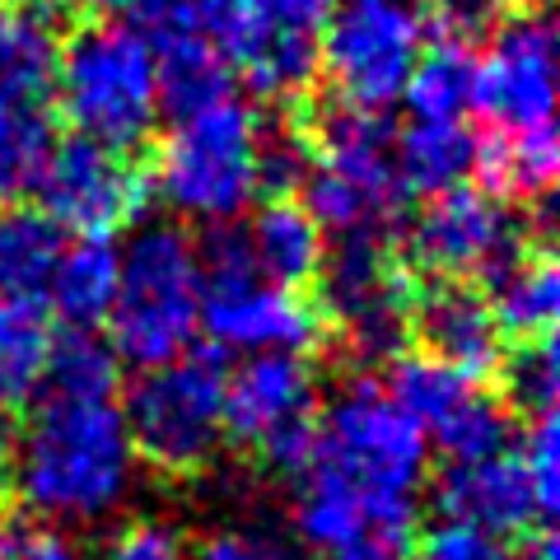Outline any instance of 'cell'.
Masks as SVG:
<instances>
[{
  "mask_svg": "<svg viewBox=\"0 0 560 560\" xmlns=\"http://www.w3.org/2000/svg\"><path fill=\"white\" fill-rule=\"evenodd\" d=\"M448 458H486V453L510 448L514 440V411L500 401V393H490L486 383L471 393L458 411H453L440 430L430 434Z\"/></svg>",
  "mask_w": 560,
  "mask_h": 560,
  "instance_id": "obj_30",
  "label": "cell"
},
{
  "mask_svg": "<svg viewBox=\"0 0 560 560\" xmlns=\"http://www.w3.org/2000/svg\"><path fill=\"white\" fill-rule=\"evenodd\" d=\"M481 383L486 378L453 370V364L425 355V350H401V355L388 360V383H383V388H388V397L416 420L420 430L434 434L471 393L481 388Z\"/></svg>",
  "mask_w": 560,
  "mask_h": 560,
  "instance_id": "obj_25",
  "label": "cell"
},
{
  "mask_svg": "<svg viewBox=\"0 0 560 560\" xmlns=\"http://www.w3.org/2000/svg\"><path fill=\"white\" fill-rule=\"evenodd\" d=\"M14 560H84V556L57 528H33V533H14Z\"/></svg>",
  "mask_w": 560,
  "mask_h": 560,
  "instance_id": "obj_37",
  "label": "cell"
},
{
  "mask_svg": "<svg viewBox=\"0 0 560 560\" xmlns=\"http://www.w3.org/2000/svg\"><path fill=\"white\" fill-rule=\"evenodd\" d=\"M121 360L117 350L94 337L90 327H70V337L51 341L47 374L38 393H80V397H117Z\"/></svg>",
  "mask_w": 560,
  "mask_h": 560,
  "instance_id": "obj_28",
  "label": "cell"
},
{
  "mask_svg": "<svg viewBox=\"0 0 560 560\" xmlns=\"http://www.w3.org/2000/svg\"><path fill=\"white\" fill-rule=\"evenodd\" d=\"M224 388L230 374L220 350H183L164 364H150L121 407L136 463H145L164 481H197L215 467L230 440Z\"/></svg>",
  "mask_w": 560,
  "mask_h": 560,
  "instance_id": "obj_4",
  "label": "cell"
},
{
  "mask_svg": "<svg viewBox=\"0 0 560 560\" xmlns=\"http://www.w3.org/2000/svg\"><path fill=\"white\" fill-rule=\"evenodd\" d=\"M201 327L215 350H318L327 341V318L318 300L276 280H243V285L201 290Z\"/></svg>",
  "mask_w": 560,
  "mask_h": 560,
  "instance_id": "obj_14",
  "label": "cell"
},
{
  "mask_svg": "<svg viewBox=\"0 0 560 560\" xmlns=\"http://www.w3.org/2000/svg\"><path fill=\"white\" fill-rule=\"evenodd\" d=\"M471 84H477V51L463 38H444L420 47L401 98L416 117H463L471 108Z\"/></svg>",
  "mask_w": 560,
  "mask_h": 560,
  "instance_id": "obj_26",
  "label": "cell"
},
{
  "mask_svg": "<svg viewBox=\"0 0 560 560\" xmlns=\"http://www.w3.org/2000/svg\"><path fill=\"white\" fill-rule=\"evenodd\" d=\"M51 341L57 331L43 300L0 294V411H24L38 397Z\"/></svg>",
  "mask_w": 560,
  "mask_h": 560,
  "instance_id": "obj_22",
  "label": "cell"
},
{
  "mask_svg": "<svg viewBox=\"0 0 560 560\" xmlns=\"http://www.w3.org/2000/svg\"><path fill=\"white\" fill-rule=\"evenodd\" d=\"M75 5L90 14V20H127L140 0H75Z\"/></svg>",
  "mask_w": 560,
  "mask_h": 560,
  "instance_id": "obj_39",
  "label": "cell"
},
{
  "mask_svg": "<svg viewBox=\"0 0 560 560\" xmlns=\"http://www.w3.org/2000/svg\"><path fill=\"white\" fill-rule=\"evenodd\" d=\"M98 560H187V547L178 528H168L160 518H131Z\"/></svg>",
  "mask_w": 560,
  "mask_h": 560,
  "instance_id": "obj_35",
  "label": "cell"
},
{
  "mask_svg": "<svg viewBox=\"0 0 560 560\" xmlns=\"http://www.w3.org/2000/svg\"><path fill=\"white\" fill-rule=\"evenodd\" d=\"M257 154H261V117L224 94L206 108L178 117L160 154L150 160V178L173 210L191 220H234L257 197Z\"/></svg>",
  "mask_w": 560,
  "mask_h": 560,
  "instance_id": "obj_7",
  "label": "cell"
},
{
  "mask_svg": "<svg viewBox=\"0 0 560 560\" xmlns=\"http://www.w3.org/2000/svg\"><path fill=\"white\" fill-rule=\"evenodd\" d=\"M14 440V495L51 523H98L121 510L136 453L117 397L38 393Z\"/></svg>",
  "mask_w": 560,
  "mask_h": 560,
  "instance_id": "obj_1",
  "label": "cell"
},
{
  "mask_svg": "<svg viewBox=\"0 0 560 560\" xmlns=\"http://www.w3.org/2000/svg\"><path fill=\"white\" fill-rule=\"evenodd\" d=\"M57 51V10L33 0H0V108L47 103Z\"/></svg>",
  "mask_w": 560,
  "mask_h": 560,
  "instance_id": "obj_17",
  "label": "cell"
},
{
  "mask_svg": "<svg viewBox=\"0 0 560 560\" xmlns=\"http://www.w3.org/2000/svg\"><path fill=\"white\" fill-rule=\"evenodd\" d=\"M500 383V401L514 416H537V411H556V388H560V360H556V337L541 341H504V355L495 364Z\"/></svg>",
  "mask_w": 560,
  "mask_h": 560,
  "instance_id": "obj_29",
  "label": "cell"
},
{
  "mask_svg": "<svg viewBox=\"0 0 560 560\" xmlns=\"http://www.w3.org/2000/svg\"><path fill=\"white\" fill-rule=\"evenodd\" d=\"M308 477L337 486L364 514L401 533H416V500L430 471V434L378 388L374 378H350L337 401L318 416Z\"/></svg>",
  "mask_w": 560,
  "mask_h": 560,
  "instance_id": "obj_2",
  "label": "cell"
},
{
  "mask_svg": "<svg viewBox=\"0 0 560 560\" xmlns=\"http://www.w3.org/2000/svg\"><path fill=\"white\" fill-rule=\"evenodd\" d=\"M197 560H300V551L271 528H224L201 541Z\"/></svg>",
  "mask_w": 560,
  "mask_h": 560,
  "instance_id": "obj_36",
  "label": "cell"
},
{
  "mask_svg": "<svg viewBox=\"0 0 560 560\" xmlns=\"http://www.w3.org/2000/svg\"><path fill=\"white\" fill-rule=\"evenodd\" d=\"M313 285L327 337H337L364 370L411 346L416 271L393 253L388 234H341L337 248L323 253Z\"/></svg>",
  "mask_w": 560,
  "mask_h": 560,
  "instance_id": "obj_8",
  "label": "cell"
},
{
  "mask_svg": "<svg viewBox=\"0 0 560 560\" xmlns=\"http://www.w3.org/2000/svg\"><path fill=\"white\" fill-rule=\"evenodd\" d=\"M420 47L425 20L411 0H337L318 28V75L346 103L388 108L401 98Z\"/></svg>",
  "mask_w": 560,
  "mask_h": 560,
  "instance_id": "obj_11",
  "label": "cell"
},
{
  "mask_svg": "<svg viewBox=\"0 0 560 560\" xmlns=\"http://www.w3.org/2000/svg\"><path fill=\"white\" fill-rule=\"evenodd\" d=\"M300 121L308 145L304 173V206L308 215L331 234H393V224L407 206V191L397 183L393 140L397 127L383 108H360V103H285Z\"/></svg>",
  "mask_w": 560,
  "mask_h": 560,
  "instance_id": "obj_3",
  "label": "cell"
},
{
  "mask_svg": "<svg viewBox=\"0 0 560 560\" xmlns=\"http://www.w3.org/2000/svg\"><path fill=\"white\" fill-rule=\"evenodd\" d=\"M411 341L471 378H490L504 355V337L486 290L467 280H416Z\"/></svg>",
  "mask_w": 560,
  "mask_h": 560,
  "instance_id": "obj_16",
  "label": "cell"
},
{
  "mask_svg": "<svg viewBox=\"0 0 560 560\" xmlns=\"http://www.w3.org/2000/svg\"><path fill=\"white\" fill-rule=\"evenodd\" d=\"M0 560H14V528L0 533Z\"/></svg>",
  "mask_w": 560,
  "mask_h": 560,
  "instance_id": "obj_40",
  "label": "cell"
},
{
  "mask_svg": "<svg viewBox=\"0 0 560 560\" xmlns=\"http://www.w3.org/2000/svg\"><path fill=\"white\" fill-rule=\"evenodd\" d=\"M434 510L495 537H533L551 523L514 448L486 453V458H448L434 477Z\"/></svg>",
  "mask_w": 560,
  "mask_h": 560,
  "instance_id": "obj_15",
  "label": "cell"
},
{
  "mask_svg": "<svg viewBox=\"0 0 560 560\" xmlns=\"http://www.w3.org/2000/svg\"><path fill=\"white\" fill-rule=\"evenodd\" d=\"M243 230H248L261 280H276V285L290 290H304L318 280L327 243H323V224L308 215L300 197H267L253 224H243Z\"/></svg>",
  "mask_w": 560,
  "mask_h": 560,
  "instance_id": "obj_18",
  "label": "cell"
},
{
  "mask_svg": "<svg viewBox=\"0 0 560 560\" xmlns=\"http://www.w3.org/2000/svg\"><path fill=\"white\" fill-rule=\"evenodd\" d=\"M33 191H43V210L75 238H117L145 215L154 178L145 150H117L75 131L51 140Z\"/></svg>",
  "mask_w": 560,
  "mask_h": 560,
  "instance_id": "obj_12",
  "label": "cell"
},
{
  "mask_svg": "<svg viewBox=\"0 0 560 560\" xmlns=\"http://www.w3.org/2000/svg\"><path fill=\"white\" fill-rule=\"evenodd\" d=\"M318 374L300 350H253L224 388V430L280 477H300L318 444Z\"/></svg>",
  "mask_w": 560,
  "mask_h": 560,
  "instance_id": "obj_10",
  "label": "cell"
},
{
  "mask_svg": "<svg viewBox=\"0 0 560 560\" xmlns=\"http://www.w3.org/2000/svg\"><path fill=\"white\" fill-rule=\"evenodd\" d=\"M243 10H248V33L238 38V47L253 33H308V38H318V28L337 10V0H243ZM234 51H230V61H234Z\"/></svg>",
  "mask_w": 560,
  "mask_h": 560,
  "instance_id": "obj_34",
  "label": "cell"
},
{
  "mask_svg": "<svg viewBox=\"0 0 560 560\" xmlns=\"http://www.w3.org/2000/svg\"><path fill=\"white\" fill-rule=\"evenodd\" d=\"M477 136L463 127V117H416L393 140L397 183L407 197H434V191L458 187L471 173Z\"/></svg>",
  "mask_w": 560,
  "mask_h": 560,
  "instance_id": "obj_21",
  "label": "cell"
},
{
  "mask_svg": "<svg viewBox=\"0 0 560 560\" xmlns=\"http://www.w3.org/2000/svg\"><path fill=\"white\" fill-rule=\"evenodd\" d=\"M108 346L140 370L183 355L201 327L197 243L178 224H145L117 253V294L108 308Z\"/></svg>",
  "mask_w": 560,
  "mask_h": 560,
  "instance_id": "obj_6",
  "label": "cell"
},
{
  "mask_svg": "<svg viewBox=\"0 0 560 560\" xmlns=\"http://www.w3.org/2000/svg\"><path fill=\"white\" fill-rule=\"evenodd\" d=\"M51 94L80 136L117 150H145L160 117L154 51L131 20H84L57 51Z\"/></svg>",
  "mask_w": 560,
  "mask_h": 560,
  "instance_id": "obj_5",
  "label": "cell"
},
{
  "mask_svg": "<svg viewBox=\"0 0 560 560\" xmlns=\"http://www.w3.org/2000/svg\"><path fill=\"white\" fill-rule=\"evenodd\" d=\"M547 5L551 0H425V14L444 38L477 43V38H490L500 24H510L514 14L547 10Z\"/></svg>",
  "mask_w": 560,
  "mask_h": 560,
  "instance_id": "obj_31",
  "label": "cell"
},
{
  "mask_svg": "<svg viewBox=\"0 0 560 560\" xmlns=\"http://www.w3.org/2000/svg\"><path fill=\"white\" fill-rule=\"evenodd\" d=\"M537 234L510 201L490 197L486 187L434 191L425 210L411 220L401 261L416 280H467L490 290L518 261Z\"/></svg>",
  "mask_w": 560,
  "mask_h": 560,
  "instance_id": "obj_9",
  "label": "cell"
},
{
  "mask_svg": "<svg viewBox=\"0 0 560 560\" xmlns=\"http://www.w3.org/2000/svg\"><path fill=\"white\" fill-rule=\"evenodd\" d=\"M518 458L528 467V481L537 490V504L547 510V518L556 514V486H560V440H556V411H537L523 425V444Z\"/></svg>",
  "mask_w": 560,
  "mask_h": 560,
  "instance_id": "obj_33",
  "label": "cell"
},
{
  "mask_svg": "<svg viewBox=\"0 0 560 560\" xmlns=\"http://www.w3.org/2000/svg\"><path fill=\"white\" fill-rule=\"evenodd\" d=\"M117 294V248L113 238H80L61 248L57 267L47 276L43 300L61 313L70 327H98Z\"/></svg>",
  "mask_w": 560,
  "mask_h": 560,
  "instance_id": "obj_23",
  "label": "cell"
},
{
  "mask_svg": "<svg viewBox=\"0 0 560 560\" xmlns=\"http://www.w3.org/2000/svg\"><path fill=\"white\" fill-rule=\"evenodd\" d=\"M14 504V430H10V411H0V518Z\"/></svg>",
  "mask_w": 560,
  "mask_h": 560,
  "instance_id": "obj_38",
  "label": "cell"
},
{
  "mask_svg": "<svg viewBox=\"0 0 560 560\" xmlns=\"http://www.w3.org/2000/svg\"><path fill=\"white\" fill-rule=\"evenodd\" d=\"M490 313L504 341H541L556 337L560 318V267L547 238H533L518 261L490 285Z\"/></svg>",
  "mask_w": 560,
  "mask_h": 560,
  "instance_id": "obj_20",
  "label": "cell"
},
{
  "mask_svg": "<svg viewBox=\"0 0 560 560\" xmlns=\"http://www.w3.org/2000/svg\"><path fill=\"white\" fill-rule=\"evenodd\" d=\"M486 57H477L471 108L486 131H541L556 117V28L547 10L514 14L490 33Z\"/></svg>",
  "mask_w": 560,
  "mask_h": 560,
  "instance_id": "obj_13",
  "label": "cell"
},
{
  "mask_svg": "<svg viewBox=\"0 0 560 560\" xmlns=\"http://www.w3.org/2000/svg\"><path fill=\"white\" fill-rule=\"evenodd\" d=\"M66 230L38 206L0 201V294L43 300L47 276L66 248Z\"/></svg>",
  "mask_w": 560,
  "mask_h": 560,
  "instance_id": "obj_24",
  "label": "cell"
},
{
  "mask_svg": "<svg viewBox=\"0 0 560 560\" xmlns=\"http://www.w3.org/2000/svg\"><path fill=\"white\" fill-rule=\"evenodd\" d=\"M416 560H518L510 537H495L486 528H471V523H434V528L420 537Z\"/></svg>",
  "mask_w": 560,
  "mask_h": 560,
  "instance_id": "obj_32",
  "label": "cell"
},
{
  "mask_svg": "<svg viewBox=\"0 0 560 560\" xmlns=\"http://www.w3.org/2000/svg\"><path fill=\"white\" fill-rule=\"evenodd\" d=\"M51 140L57 131H51L47 103L0 108V201H20L38 187Z\"/></svg>",
  "mask_w": 560,
  "mask_h": 560,
  "instance_id": "obj_27",
  "label": "cell"
},
{
  "mask_svg": "<svg viewBox=\"0 0 560 560\" xmlns=\"http://www.w3.org/2000/svg\"><path fill=\"white\" fill-rule=\"evenodd\" d=\"M560 168V140L556 127L541 131H481L477 136V154H471V173L477 187H486L490 197L510 201V206H528L551 197Z\"/></svg>",
  "mask_w": 560,
  "mask_h": 560,
  "instance_id": "obj_19",
  "label": "cell"
}]
</instances>
